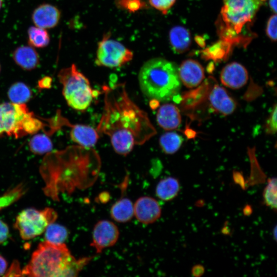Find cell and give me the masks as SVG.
<instances>
[{
	"instance_id": "obj_26",
	"label": "cell",
	"mask_w": 277,
	"mask_h": 277,
	"mask_svg": "<svg viewBox=\"0 0 277 277\" xmlns=\"http://www.w3.org/2000/svg\"><path fill=\"white\" fill-rule=\"evenodd\" d=\"M30 150L35 154H43L50 152L52 143L50 138L44 134L34 135L29 141Z\"/></svg>"
},
{
	"instance_id": "obj_36",
	"label": "cell",
	"mask_w": 277,
	"mask_h": 277,
	"mask_svg": "<svg viewBox=\"0 0 277 277\" xmlns=\"http://www.w3.org/2000/svg\"><path fill=\"white\" fill-rule=\"evenodd\" d=\"M7 262L5 259L0 255V276L6 273Z\"/></svg>"
},
{
	"instance_id": "obj_13",
	"label": "cell",
	"mask_w": 277,
	"mask_h": 277,
	"mask_svg": "<svg viewBox=\"0 0 277 277\" xmlns=\"http://www.w3.org/2000/svg\"><path fill=\"white\" fill-rule=\"evenodd\" d=\"M248 74L242 64L232 62L226 65L220 73V80L225 86L233 89L243 87L247 82Z\"/></svg>"
},
{
	"instance_id": "obj_4",
	"label": "cell",
	"mask_w": 277,
	"mask_h": 277,
	"mask_svg": "<svg viewBox=\"0 0 277 277\" xmlns=\"http://www.w3.org/2000/svg\"><path fill=\"white\" fill-rule=\"evenodd\" d=\"M138 80L143 93L159 102L173 98L181 88L176 66L161 57L146 61L140 70Z\"/></svg>"
},
{
	"instance_id": "obj_7",
	"label": "cell",
	"mask_w": 277,
	"mask_h": 277,
	"mask_svg": "<svg viewBox=\"0 0 277 277\" xmlns=\"http://www.w3.org/2000/svg\"><path fill=\"white\" fill-rule=\"evenodd\" d=\"M57 217L56 212L51 208L42 210L27 208L17 216L14 227L23 240H28L44 232L48 225L54 222Z\"/></svg>"
},
{
	"instance_id": "obj_14",
	"label": "cell",
	"mask_w": 277,
	"mask_h": 277,
	"mask_svg": "<svg viewBox=\"0 0 277 277\" xmlns=\"http://www.w3.org/2000/svg\"><path fill=\"white\" fill-rule=\"evenodd\" d=\"M61 17V12L56 6L50 4H42L37 7L31 15L32 21L36 27L45 29L56 27Z\"/></svg>"
},
{
	"instance_id": "obj_40",
	"label": "cell",
	"mask_w": 277,
	"mask_h": 277,
	"mask_svg": "<svg viewBox=\"0 0 277 277\" xmlns=\"http://www.w3.org/2000/svg\"><path fill=\"white\" fill-rule=\"evenodd\" d=\"M0 72H1V66H0Z\"/></svg>"
},
{
	"instance_id": "obj_9",
	"label": "cell",
	"mask_w": 277,
	"mask_h": 277,
	"mask_svg": "<svg viewBox=\"0 0 277 277\" xmlns=\"http://www.w3.org/2000/svg\"><path fill=\"white\" fill-rule=\"evenodd\" d=\"M110 36L109 33H106L98 42L95 63L98 66L111 68L121 67L132 59L133 52Z\"/></svg>"
},
{
	"instance_id": "obj_35",
	"label": "cell",
	"mask_w": 277,
	"mask_h": 277,
	"mask_svg": "<svg viewBox=\"0 0 277 277\" xmlns=\"http://www.w3.org/2000/svg\"><path fill=\"white\" fill-rule=\"evenodd\" d=\"M192 274L195 276H200L204 272V268L201 265L194 266L191 270Z\"/></svg>"
},
{
	"instance_id": "obj_5",
	"label": "cell",
	"mask_w": 277,
	"mask_h": 277,
	"mask_svg": "<svg viewBox=\"0 0 277 277\" xmlns=\"http://www.w3.org/2000/svg\"><path fill=\"white\" fill-rule=\"evenodd\" d=\"M266 0H224L218 29L220 36L231 45L239 43V35L251 23Z\"/></svg>"
},
{
	"instance_id": "obj_10",
	"label": "cell",
	"mask_w": 277,
	"mask_h": 277,
	"mask_svg": "<svg viewBox=\"0 0 277 277\" xmlns=\"http://www.w3.org/2000/svg\"><path fill=\"white\" fill-rule=\"evenodd\" d=\"M119 234L118 227L113 222L101 220L94 226L90 245L95 250L96 253H100L104 249L115 245Z\"/></svg>"
},
{
	"instance_id": "obj_30",
	"label": "cell",
	"mask_w": 277,
	"mask_h": 277,
	"mask_svg": "<svg viewBox=\"0 0 277 277\" xmlns=\"http://www.w3.org/2000/svg\"><path fill=\"white\" fill-rule=\"evenodd\" d=\"M176 0H148L150 5L160 11L163 14H166L169 10L173 6Z\"/></svg>"
},
{
	"instance_id": "obj_27",
	"label": "cell",
	"mask_w": 277,
	"mask_h": 277,
	"mask_svg": "<svg viewBox=\"0 0 277 277\" xmlns=\"http://www.w3.org/2000/svg\"><path fill=\"white\" fill-rule=\"evenodd\" d=\"M26 187L21 183L0 195V210L18 200L26 192Z\"/></svg>"
},
{
	"instance_id": "obj_15",
	"label": "cell",
	"mask_w": 277,
	"mask_h": 277,
	"mask_svg": "<svg viewBox=\"0 0 277 277\" xmlns=\"http://www.w3.org/2000/svg\"><path fill=\"white\" fill-rule=\"evenodd\" d=\"M178 73L181 82L188 88L197 86L205 77L203 66L192 59L184 61L178 68Z\"/></svg>"
},
{
	"instance_id": "obj_38",
	"label": "cell",
	"mask_w": 277,
	"mask_h": 277,
	"mask_svg": "<svg viewBox=\"0 0 277 277\" xmlns=\"http://www.w3.org/2000/svg\"><path fill=\"white\" fill-rule=\"evenodd\" d=\"M269 5L271 10L276 13V0H269Z\"/></svg>"
},
{
	"instance_id": "obj_8",
	"label": "cell",
	"mask_w": 277,
	"mask_h": 277,
	"mask_svg": "<svg viewBox=\"0 0 277 277\" xmlns=\"http://www.w3.org/2000/svg\"><path fill=\"white\" fill-rule=\"evenodd\" d=\"M33 115L25 104L0 103V136L19 138L26 135L27 125Z\"/></svg>"
},
{
	"instance_id": "obj_37",
	"label": "cell",
	"mask_w": 277,
	"mask_h": 277,
	"mask_svg": "<svg viewBox=\"0 0 277 277\" xmlns=\"http://www.w3.org/2000/svg\"><path fill=\"white\" fill-rule=\"evenodd\" d=\"M51 83V78L49 76H46L41 80L38 83L39 86L42 88H48Z\"/></svg>"
},
{
	"instance_id": "obj_19",
	"label": "cell",
	"mask_w": 277,
	"mask_h": 277,
	"mask_svg": "<svg viewBox=\"0 0 277 277\" xmlns=\"http://www.w3.org/2000/svg\"><path fill=\"white\" fill-rule=\"evenodd\" d=\"M169 38L170 46L175 52L182 53L186 52L191 44V35L185 27L177 26L169 31Z\"/></svg>"
},
{
	"instance_id": "obj_22",
	"label": "cell",
	"mask_w": 277,
	"mask_h": 277,
	"mask_svg": "<svg viewBox=\"0 0 277 277\" xmlns=\"http://www.w3.org/2000/svg\"><path fill=\"white\" fill-rule=\"evenodd\" d=\"M8 96L12 103L25 104L31 98L32 92L25 83L17 82L10 86L8 91Z\"/></svg>"
},
{
	"instance_id": "obj_32",
	"label": "cell",
	"mask_w": 277,
	"mask_h": 277,
	"mask_svg": "<svg viewBox=\"0 0 277 277\" xmlns=\"http://www.w3.org/2000/svg\"><path fill=\"white\" fill-rule=\"evenodd\" d=\"M276 14L271 15L268 20L266 33L270 39L272 41L276 40Z\"/></svg>"
},
{
	"instance_id": "obj_2",
	"label": "cell",
	"mask_w": 277,
	"mask_h": 277,
	"mask_svg": "<svg viewBox=\"0 0 277 277\" xmlns=\"http://www.w3.org/2000/svg\"><path fill=\"white\" fill-rule=\"evenodd\" d=\"M101 159L92 148L79 145L47 155L41 167L45 193L54 200L62 192L70 193L95 182L101 168Z\"/></svg>"
},
{
	"instance_id": "obj_28",
	"label": "cell",
	"mask_w": 277,
	"mask_h": 277,
	"mask_svg": "<svg viewBox=\"0 0 277 277\" xmlns=\"http://www.w3.org/2000/svg\"><path fill=\"white\" fill-rule=\"evenodd\" d=\"M276 183V177L269 179L263 193L264 203L274 211H276L277 207Z\"/></svg>"
},
{
	"instance_id": "obj_6",
	"label": "cell",
	"mask_w": 277,
	"mask_h": 277,
	"mask_svg": "<svg viewBox=\"0 0 277 277\" xmlns=\"http://www.w3.org/2000/svg\"><path fill=\"white\" fill-rule=\"evenodd\" d=\"M58 78L63 86V94L67 104L76 110H86L96 93L88 79L74 64L61 69Z\"/></svg>"
},
{
	"instance_id": "obj_20",
	"label": "cell",
	"mask_w": 277,
	"mask_h": 277,
	"mask_svg": "<svg viewBox=\"0 0 277 277\" xmlns=\"http://www.w3.org/2000/svg\"><path fill=\"white\" fill-rule=\"evenodd\" d=\"M111 218L118 223H126L134 216L133 204L127 197L122 196L111 206Z\"/></svg>"
},
{
	"instance_id": "obj_24",
	"label": "cell",
	"mask_w": 277,
	"mask_h": 277,
	"mask_svg": "<svg viewBox=\"0 0 277 277\" xmlns=\"http://www.w3.org/2000/svg\"><path fill=\"white\" fill-rule=\"evenodd\" d=\"M182 143V136L174 132L163 134L159 140V144L162 150L169 154L176 152L181 146Z\"/></svg>"
},
{
	"instance_id": "obj_29",
	"label": "cell",
	"mask_w": 277,
	"mask_h": 277,
	"mask_svg": "<svg viewBox=\"0 0 277 277\" xmlns=\"http://www.w3.org/2000/svg\"><path fill=\"white\" fill-rule=\"evenodd\" d=\"M116 7L129 12H135L147 8V0H115Z\"/></svg>"
},
{
	"instance_id": "obj_25",
	"label": "cell",
	"mask_w": 277,
	"mask_h": 277,
	"mask_svg": "<svg viewBox=\"0 0 277 277\" xmlns=\"http://www.w3.org/2000/svg\"><path fill=\"white\" fill-rule=\"evenodd\" d=\"M44 232L46 241L53 244H63L68 236V231L65 227L54 222L48 225Z\"/></svg>"
},
{
	"instance_id": "obj_16",
	"label": "cell",
	"mask_w": 277,
	"mask_h": 277,
	"mask_svg": "<svg viewBox=\"0 0 277 277\" xmlns=\"http://www.w3.org/2000/svg\"><path fill=\"white\" fill-rule=\"evenodd\" d=\"M67 126L71 128L70 135L71 140L78 145L92 148L96 143L98 133L93 128L84 125H72L68 122Z\"/></svg>"
},
{
	"instance_id": "obj_39",
	"label": "cell",
	"mask_w": 277,
	"mask_h": 277,
	"mask_svg": "<svg viewBox=\"0 0 277 277\" xmlns=\"http://www.w3.org/2000/svg\"><path fill=\"white\" fill-rule=\"evenodd\" d=\"M3 3V0H0V10L1 9Z\"/></svg>"
},
{
	"instance_id": "obj_21",
	"label": "cell",
	"mask_w": 277,
	"mask_h": 277,
	"mask_svg": "<svg viewBox=\"0 0 277 277\" xmlns=\"http://www.w3.org/2000/svg\"><path fill=\"white\" fill-rule=\"evenodd\" d=\"M180 184L179 180L173 177H165L159 181L155 188V193L158 198L169 201L174 199L179 194Z\"/></svg>"
},
{
	"instance_id": "obj_18",
	"label": "cell",
	"mask_w": 277,
	"mask_h": 277,
	"mask_svg": "<svg viewBox=\"0 0 277 277\" xmlns=\"http://www.w3.org/2000/svg\"><path fill=\"white\" fill-rule=\"evenodd\" d=\"M12 58L16 65L26 70L34 69L39 64L38 53L30 45L16 48L12 53Z\"/></svg>"
},
{
	"instance_id": "obj_1",
	"label": "cell",
	"mask_w": 277,
	"mask_h": 277,
	"mask_svg": "<svg viewBox=\"0 0 277 277\" xmlns=\"http://www.w3.org/2000/svg\"><path fill=\"white\" fill-rule=\"evenodd\" d=\"M104 106L96 130L108 135L114 151L126 155L156 133L146 112L129 97L124 83L103 87Z\"/></svg>"
},
{
	"instance_id": "obj_11",
	"label": "cell",
	"mask_w": 277,
	"mask_h": 277,
	"mask_svg": "<svg viewBox=\"0 0 277 277\" xmlns=\"http://www.w3.org/2000/svg\"><path fill=\"white\" fill-rule=\"evenodd\" d=\"M134 216L141 223L147 225L154 223L161 216L162 210L154 198L144 196L138 198L133 204Z\"/></svg>"
},
{
	"instance_id": "obj_31",
	"label": "cell",
	"mask_w": 277,
	"mask_h": 277,
	"mask_svg": "<svg viewBox=\"0 0 277 277\" xmlns=\"http://www.w3.org/2000/svg\"><path fill=\"white\" fill-rule=\"evenodd\" d=\"M276 105L275 104L265 123V130L267 134H274L276 133Z\"/></svg>"
},
{
	"instance_id": "obj_17",
	"label": "cell",
	"mask_w": 277,
	"mask_h": 277,
	"mask_svg": "<svg viewBox=\"0 0 277 277\" xmlns=\"http://www.w3.org/2000/svg\"><path fill=\"white\" fill-rule=\"evenodd\" d=\"M156 121L159 126L166 130L177 128L181 123V116L178 108L172 104L163 105L157 112Z\"/></svg>"
},
{
	"instance_id": "obj_33",
	"label": "cell",
	"mask_w": 277,
	"mask_h": 277,
	"mask_svg": "<svg viewBox=\"0 0 277 277\" xmlns=\"http://www.w3.org/2000/svg\"><path fill=\"white\" fill-rule=\"evenodd\" d=\"M9 234L8 225L0 220V244L4 243L8 238Z\"/></svg>"
},
{
	"instance_id": "obj_12",
	"label": "cell",
	"mask_w": 277,
	"mask_h": 277,
	"mask_svg": "<svg viewBox=\"0 0 277 277\" xmlns=\"http://www.w3.org/2000/svg\"><path fill=\"white\" fill-rule=\"evenodd\" d=\"M211 109L224 115L232 113L236 109V102L225 88L218 84L214 85L208 95Z\"/></svg>"
},
{
	"instance_id": "obj_3",
	"label": "cell",
	"mask_w": 277,
	"mask_h": 277,
	"mask_svg": "<svg viewBox=\"0 0 277 277\" xmlns=\"http://www.w3.org/2000/svg\"><path fill=\"white\" fill-rule=\"evenodd\" d=\"M93 258L75 259L64 244L41 243L22 270V276H75Z\"/></svg>"
},
{
	"instance_id": "obj_23",
	"label": "cell",
	"mask_w": 277,
	"mask_h": 277,
	"mask_svg": "<svg viewBox=\"0 0 277 277\" xmlns=\"http://www.w3.org/2000/svg\"><path fill=\"white\" fill-rule=\"evenodd\" d=\"M28 44L33 48H43L47 47L50 41L46 29L35 26H31L28 30Z\"/></svg>"
},
{
	"instance_id": "obj_34",
	"label": "cell",
	"mask_w": 277,
	"mask_h": 277,
	"mask_svg": "<svg viewBox=\"0 0 277 277\" xmlns=\"http://www.w3.org/2000/svg\"><path fill=\"white\" fill-rule=\"evenodd\" d=\"M6 276H22V270H21L18 262H14L11 265L9 271Z\"/></svg>"
}]
</instances>
